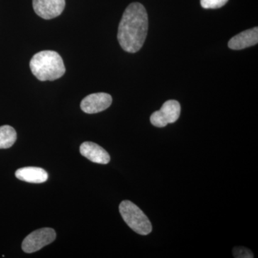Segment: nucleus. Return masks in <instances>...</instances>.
<instances>
[{
	"label": "nucleus",
	"mask_w": 258,
	"mask_h": 258,
	"mask_svg": "<svg viewBox=\"0 0 258 258\" xmlns=\"http://www.w3.org/2000/svg\"><path fill=\"white\" fill-rule=\"evenodd\" d=\"M148 15L145 8L139 3L127 7L118 29V38L120 47L125 52L135 53L143 46L147 38Z\"/></svg>",
	"instance_id": "1"
},
{
	"label": "nucleus",
	"mask_w": 258,
	"mask_h": 258,
	"mask_svg": "<svg viewBox=\"0 0 258 258\" xmlns=\"http://www.w3.org/2000/svg\"><path fill=\"white\" fill-rule=\"evenodd\" d=\"M30 68L32 74L40 81H55L66 73L62 57L52 50L41 51L34 55Z\"/></svg>",
	"instance_id": "2"
},
{
	"label": "nucleus",
	"mask_w": 258,
	"mask_h": 258,
	"mask_svg": "<svg viewBox=\"0 0 258 258\" xmlns=\"http://www.w3.org/2000/svg\"><path fill=\"white\" fill-rule=\"evenodd\" d=\"M119 212L125 223L134 232L141 235H147L152 231L150 220L139 207L128 200L122 202Z\"/></svg>",
	"instance_id": "3"
},
{
	"label": "nucleus",
	"mask_w": 258,
	"mask_h": 258,
	"mask_svg": "<svg viewBox=\"0 0 258 258\" xmlns=\"http://www.w3.org/2000/svg\"><path fill=\"white\" fill-rule=\"evenodd\" d=\"M56 238L55 231L49 227L34 231L25 237L22 248L26 253H32L53 242Z\"/></svg>",
	"instance_id": "4"
},
{
	"label": "nucleus",
	"mask_w": 258,
	"mask_h": 258,
	"mask_svg": "<svg viewBox=\"0 0 258 258\" xmlns=\"http://www.w3.org/2000/svg\"><path fill=\"white\" fill-rule=\"evenodd\" d=\"M181 113V106L175 100L166 101L161 106L159 111L153 113L151 115L150 121L153 125L162 128L169 123L176 122Z\"/></svg>",
	"instance_id": "5"
},
{
	"label": "nucleus",
	"mask_w": 258,
	"mask_h": 258,
	"mask_svg": "<svg viewBox=\"0 0 258 258\" xmlns=\"http://www.w3.org/2000/svg\"><path fill=\"white\" fill-rule=\"evenodd\" d=\"M34 11L45 20H51L62 14L66 0H32Z\"/></svg>",
	"instance_id": "6"
},
{
	"label": "nucleus",
	"mask_w": 258,
	"mask_h": 258,
	"mask_svg": "<svg viewBox=\"0 0 258 258\" xmlns=\"http://www.w3.org/2000/svg\"><path fill=\"white\" fill-rule=\"evenodd\" d=\"M112 97L106 93H92L83 98L81 103V108L88 114L99 113L111 106Z\"/></svg>",
	"instance_id": "7"
},
{
	"label": "nucleus",
	"mask_w": 258,
	"mask_h": 258,
	"mask_svg": "<svg viewBox=\"0 0 258 258\" xmlns=\"http://www.w3.org/2000/svg\"><path fill=\"white\" fill-rule=\"evenodd\" d=\"M80 152L83 157L96 164H107L111 160L108 153L93 142H86L81 144Z\"/></svg>",
	"instance_id": "8"
},
{
	"label": "nucleus",
	"mask_w": 258,
	"mask_h": 258,
	"mask_svg": "<svg viewBox=\"0 0 258 258\" xmlns=\"http://www.w3.org/2000/svg\"><path fill=\"white\" fill-rule=\"evenodd\" d=\"M258 42L257 27L250 30L240 32L235 35L228 42V47L232 50H242V49L253 46Z\"/></svg>",
	"instance_id": "9"
},
{
	"label": "nucleus",
	"mask_w": 258,
	"mask_h": 258,
	"mask_svg": "<svg viewBox=\"0 0 258 258\" xmlns=\"http://www.w3.org/2000/svg\"><path fill=\"white\" fill-rule=\"evenodd\" d=\"M15 176L21 181L35 184L45 182L48 179V174L46 171L42 168L34 166H28L18 169L15 172Z\"/></svg>",
	"instance_id": "10"
},
{
	"label": "nucleus",
	"mask_w": 258,
	"mask_h": 258,
	"mask_svg": "<svg viewBox=\"0 0 258 258\" xmlns=\"http://www.w3.org/2000/svg\"><path fill=\"white\" fill-rule=\"evenodd\" d=\"M17 140L16 131L10 125L0 126V149L13 147Z\"/></svg>",
	"instance_id": "11"
},
{
	"label": "nucleus",
	"mask_w": 258,
	"mask_h": 258,
	"mask_svg": "<svg viewBox=\"0 0 258 258\" xmlns=\"http://www.w3.org/2000/svg\"><path fill=\"white\" fill-rule=\"evenodd\" d=\"M228 0H200L202 7L205 9H217L222 8Z\"/></svg>",
	"instance_id": "12"
},
{
	"label": "nucleus",
	"mask_w": 258,
	"mask_h": 258,
	"mask_svg": "<svg viewBox=\"0 0 258 258\" xmlns=\"http://www.w3.org/2000/svg\"><path fill=\"white\" fill-rule=\"evenodd\" d=\"M233 256L236 258H252L254 257L253 254L251 252L250 249L246 248L244 247H234Z\"/></svg>",
	"instance_id": "13"
}]
</instances>
